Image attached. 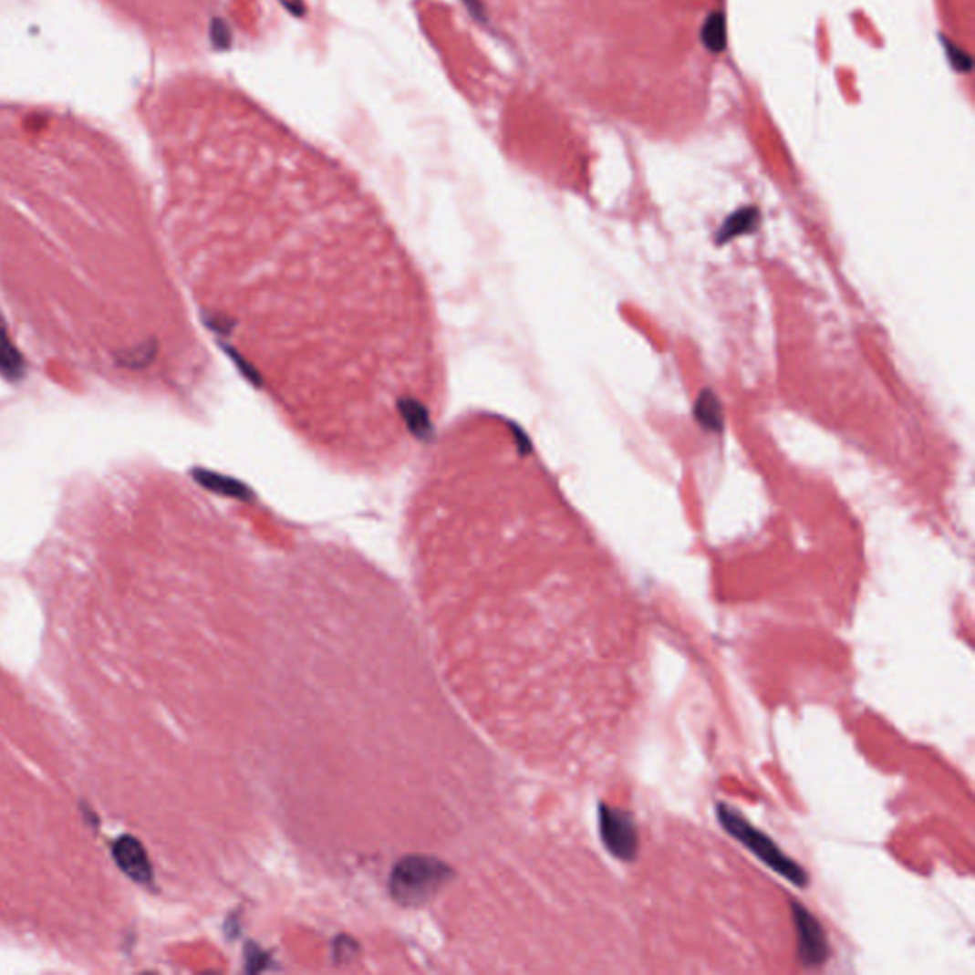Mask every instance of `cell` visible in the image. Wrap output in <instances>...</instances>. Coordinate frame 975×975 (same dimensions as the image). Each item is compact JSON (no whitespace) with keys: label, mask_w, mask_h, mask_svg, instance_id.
<instances>
[{"label":"cell","mask_w":975,"mask_h":975,"mask_svg":"<svg viewBox=\"0 0 975 975\" xmlns=\"http://www.w3.org/2000/svg\"><path fill=\"white\" fill-rule=\"evenodd\" d=\"M357 949H358V947H357V943H355L353 939H349V938H339V939L334 943V957H336L337 960H341V959L347 960V959H351V957L357 955Z\"/></svg>","instance_id":"cell-11"},{"label":"cell","mask_w":975,"mask_h":975,"mask_svg":"<svg viewBox=\"0 0 975 975\" xmlns=\"http://www.w3.org/2000/svg\"><path fill=\"white\" fill-rule=\"evenodd\" d=\"M793 918L798 938V960L806 968H819L827 962L831 947L819 920L800 903H793Z\"/></svg>","instance_id":"cell-4"},{"label":"cell","mask_w":975,"mask_h":975,"mask_svg":"<svg viewBox=\"0 0 975 975\" xmlns=\"http://www.w3.org/2000/svg\"><path fill=\"white\" fill-rule=\"evenodd\" d=\"M943 48L947 50L949 59H950L952 65H955V69H957V71L968 73V71L971 69V59H970V56H968L964 50H960L959 47L952 45V42L947 40V38L943 40Z\"/></svg>","instance_id":"cell-10"},{"label":"cell","mask_w":975,"mask_h":975,"mask_svg":"<svg viewBox=\"0 0 975 975\" xmlns=\"http://www.w3.org/2000/svg\"><path fill=\"white\" fill-rule=\"evenodd\" d=\"M26 358L17 351V347H14L5 322L0 318V376L10 381H19L26 376Z\"/></svg>","instance_id":"cell-6"},{"label":"cell","mask_w":975,"mask_h":975,"mask_svg":"<svg viewBox=\"0 0 975 975\" xmlns=\"http://www.w3.org/2000/svg\"><path fill=\"white\" fill-rule=\"evenodd\" d=\"M113 857L117 865L132 880L140 884L153 882V865H150L141 842L134 836H119L113 844Z\"/></svg>","instance_id":"cell-5"},{"label":"cell","mask_w":975,"mask_h":975,"mask_svg":"<svg viewBox=\"0 0 975 975\" xmlns=\"http://www.w3.org/2000/svg\"><path fill=\"white\" fill-rule=\"evenodd\" d=\"M717 815L721 825L726 833H730L735 840L742 842L745 848H749L758 859L764 861L772 871L782 875L785 880L793 882L794 886L803 887L810 880L808 873L800 866L794 859L785 856V852L777 846V844L761 829H756L749 819H745L738 810H733L726 804L717 806Z\"/></svg>","instance_id":"cell-1"},{"label":"cell","mask_w":975,"mask_h":975,"mask_svg":"<svg viewBox=\"0 0 975 975\" xmlns=\"http://www.w3.org/2000/svg\"><path fill=\"white\" fill-rule=\"evenodd\" d=\"M701 40L711 52H722L726 48V17L722 12H712L701 29Z\"/></svg>","instance_id":"cell-9"},{"label":"cell","mask_w":975,"mask_h":975,"mask_svg":"<svg viewBox=\"0 0 975 975\" xmlns=\"http://www.w3.org/2000/svg\"><path fill=\"white\" fill-rule=\"evenodd\" d=\"M450 878L451 866L446 863L427 856H410L395 865L389 890L402 905H421L435 897Z\"/></svg>","instance_id":"cell-2"},{"label":"cell","mask_w":975,"mask_h":975,"mask_svg":"<svg viewBox=\"0 0 975 975\" xmlns=\"http://www.w3.org/2000/svg\"><path fill=\"white\" fill-rule=\"evenodd\" d=\"M758 223V210L756 208H742L724 222L721 231L717 233V243L722 244L730 238H735L740 234L751 233Z\"/></svg>","instance_id":"cell-8"},{"label":"cell","mask_w":975,"mask_h":975,"mask_svg":"<svg viewBox=\"0 0 975 975\" xmlns=\"http://www.w3.org/2000/svg\"><path fill=\"white\" fill-rule=\"evenodd\" d=\"M696 420L700 421L703 429L711 432L722 429V421H724L722 406H721L719 397L714 395L711 389H703L696 400Z\"/></svg>","instance_id":"cell-7"},{"label":"cell","mask_w":975,"mask_h":975,"mask_svg":"<svg viewBox=\"0 0 975 975\" xmlns=\"http://www.w3.org/2000/svg\"><path fill=\"white\" fill-rule=\"evenodd\" d=\"M598 831L606 850L621 861H633L638 854V829L633 815L625 810L602 804L598 810Z\"/></svg>","instance_id":"cell-3"}]
</instances>
